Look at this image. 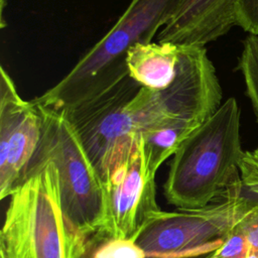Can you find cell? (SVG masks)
Instances as JSON below:
<instances>
[{
  "label": "cell",
  "instance_id": "cell-18",
  "mask_svg": "<svg viewBox=\"0 0 258 258\" xmlns=\"http://www.w3.org/2000/svg\"><path fill=\"white\" fill-rule=\"evenodd\" d=\"M246 258H258V252L250 251V253L247 255Z\"/></svg>",
  "mask_w": 258,
  "mask_h": 258
},
{
  "label": "cell",
  "instance_id": "cell-14",
  "mask_svg": "<svg viewBox=\"0 0 258 258\" xmlns=\"http://www.w3.org/2000/svg\"><path fill=\"white\" fill-rule=\"evenodd\" d=\"M239 172L243 188L258 198V147L243 151L239 161Z\"/></svg>",
  "mask_w": 258,
  "mask_h": 258
},
{
  "label": "cell",
  "instance_id": "cell-10",
  "mask_svg": "<svg viewBox=\"0 0 258 258\" xmlns=\"http://www.w3.org/2000/svg\"><path fill=\"white\" fill-rule=\"evenodd\" d=\"M239 0H179L171 18L159 30L158 42L205 46L236 26Z\"/></svg>",
  "mask_w": 258,
  "mask_h": 258
},
{
  "label": "cell",
  "instance_id": "cell-19",
  "mask_svg": "<svg viewBox=\"0 0 258 258\" xmlns=\"http://www.w3.org/2000/svg\"><path fill=\"white\" fill-rule=\"evenodd\" d=\"M85 258H93L92 251H91V248H90V246H89V245H88V251H87V253H86Z\"/></svg>",
  "mask_w": 258,
  "mask_h": 258
},
{
  "label": "cell",
  "instance_id": "cell-16",
  "mask_svg": "<svg viewBox=\"0 0 258 258\" xmlns=\"http://www.w3.org/2000/svg\"><path fill=\"white\" fill-rule=\"evenodd\" d=\"M236 26L252 35H258V0H239Z\"/></svg>",
  "mask_w": 258,
  "mask_h": 258
},
{
  "label": "cell",
  "instance_id": "cell-7",
  "mask_svg": "<svg viewBox=\"0 0 258 258\" xmlns=\"http://www.w3.org/2000/svg\"><path fill=\"white\" fill-rule=\"evenodd\" d=\"M140 88L128 76L105 94L64 112L103 181L135 142L126 104Z\"/></svg>",
  "mask_w": 258,
  "mask_h": 258
},
{
  "label": "cell",
  "instance_id": "cell-2",
  "mask_svg": "<svg viewBox=\"0 0 258 258\" xmlns=\"http://www.w3.org/2000/svg\"><path fill=\"white\" fill-rule=\"evenodd\" d=\"M88 237L66 215L57 168L39 147L9 196L0 234L1 258H85Z\"/></svg>",
  "mask_w": 258,
  "mask_h": 258
},
{
  "label": "cell",
  "instance_id": "cell-11",
  "mask_svg": "<svg viewBox=\"0 0 258 258\" xmlns=\"http://www.w3.org/2000/svg\"><path fill=\"white\" fill-rule=\"evenodd\" d=\"M180 50L170 42H138L126 53L128 76L140 87L166 89L175 79Z\"/></svg>",
  "mask_w": 258,
  "mask_h": 258
},
{
  "label": "cell",
  "instance_id": "cell-9",
  "mask_svg": "<svg viewBox=\"0 0 258 258\" xmlns=\"http://www.w3.org/2000/svg\"><path fill=\"white\" fill-rule=\"evenodd\" d=\"M42 116L23 100L8 72L0 68V199L9 198L23 179L39 147Z\"/></svg>",
  "mask_w": 258,
  "mask_h": 258
},
{
  "label": "cell",
  "instance_id": "cell-17",
  "mask_svg": "<svg viewBox=\"0 0 258 258\" xmlns=\"http://www.w3.org/2000/svg\"><path fill=\"white\" fill-rule=\"evenodd\" d=\"M234 230L245 237L251 251L258 252V198Z\"/></svg>",
  "mask_w": 258,
  "mask_h": 258
},
{
  "label": "cell",
  "instance_id": "cell-13",
  "mask_svg": "<svg viewBox=\"0 0 258 258\" xmlns=\"http://www.w3.org/2000/svg\"><path fill=\"white\" fill-rule=\"evenodd\" d=\"M93 258H146L145 252L134 238L89 239Z\"/></svg>",
  "mask_w": 258,
  "mask_h": 258
},
{
  "label": "cell",
  "instance_id": "cell-4",
  "mask_svg": "<svg viewBox=\"0 0 258 258\" xmlns=\"http://www.w3.org/2000/svg\"><path fill=\"white\" fill-rule=\"evenodd\" d=\"M179 0H131L114 25L51 88L33 99L70 112L113 89L128 77L126 53L149 42L171 18Z\"/></svg>",
  "mask_w": 258,
  "mask_h": 258
},
{
  "label": "cell",
  "instance_id": "cell-8",
  "mask_svg": "<svg viewBox=\"0 0 258 258\" xmlns=\"http://www.w3.org/2000/svg\"><path fill=\"white\" fill-rule=\"evenodd\" d=\"M106 220L99 239L134 238L149 216L159 210L155 175L147 168L137 135L133 147L112 168L104 181Z\"/></svg>",
  "mask_w": 258,
  "mask_h": 258
},
{
  "label": "cell",
  "instance_id": "cell-5",
  "mask_svg": "<svg viewBox=\"0 0 258 258\" xmlns=\"http://www.w3.org/2000/svg\"><path fill=\"white\" fill-rule=\"evenodd\" d=\"M240 181L224 199L198 209L157 210L134 239L146 258H196L217 250L256 202Z\"/></svg>",
  "mask_w": 258,
  "mask_h": 258
},
{
  "label": "cell",
  "instance_id": "cell-12",
  "mask_svg": "<svg viewBox=\"0 0 258 258\" xmlns=\"http://www.w3.org/2000/svg\"><path fill=\"white\" fill-rule=\"evenodd\" d=\"M253 112L258 122V35L249 34L243 41V48L238 61Z\"/></svg>",
  "mask_w": 258,
  "mask_h": 258
},
{
  "label": "cell",
  "instance_id": "cell-1",
  "mask_svg": "<svg viewBox=\"0 0 258 258\" xmlns=\"http://www.w3.org/2000/svg\"><path fill=\"white\" fill-rule=\"evenodd\" d=\"M223 92L205 46H181L174 81L163 90L141 87L126 104L148 170L156 175L182 141L222 105Z\"/></svg>",
  "mask_w": 258,
  "mask_h": 258
},
{
  "label": "cell",
  "instance_id": "cell-15",
  "mask_svg": "<svg viewBox=\"0 0 258 258\" xmlns=\"http://www.w3.org/2000/svg\"><path fill=\"white\" fill-rule=\"evenodd\" d=\"M250 251L245 237L236 230H233L222 245L214 251V258H246Z\"/></svg>",
  "mask_w": 258,
  "mask_h": 258
},
{
  "label": "cell",
  "instance_id": "cell-20",
  "mask_svg": "<svg viewBox=\"0 0 258 258\" xmlns=\"http://www.w3.org/2000/svg\"><path fill=\"white\" fill-rule=\"evenodd\" d=\"M196 258H214V252H212V253H209V254H207V255H204V256L196 257Z\"/></svg>",
  "mask_w": 258,
  "mask_h": 258
},
{
  "label": "cell",
  "instance_id": "cell-6",
  "mask_svg": "<svg viewBox=\"0 0 258 258\" xmlns=\"http://www.w3.org/2000/svg\"><path fill=\"white\" fill-rule=\"evenodd\" d=\"M36 105L42 116L40 147L57 168L63 211L81 233L94 236L106 220L104 181L67 114Z\"/></svg>",
  "mask_w": 258,
  "mask_h": 258
},
{
  "label": "cell",
  "instance_id": "cell-3",
  "mask_svg": "<svg viewBox=\"0 0 258 258\" xmlns=\"http://www.w3.org/2000/svg\"><path fill=\"white\" fill-rule=\"evenodd\" d=\"M241 112L228 98L172 155L163 194L177 209H198L226 198L241 181Z\"/></svg>",
  "mask_w": 258,
  "mask_h": 258
}]
</instances>
